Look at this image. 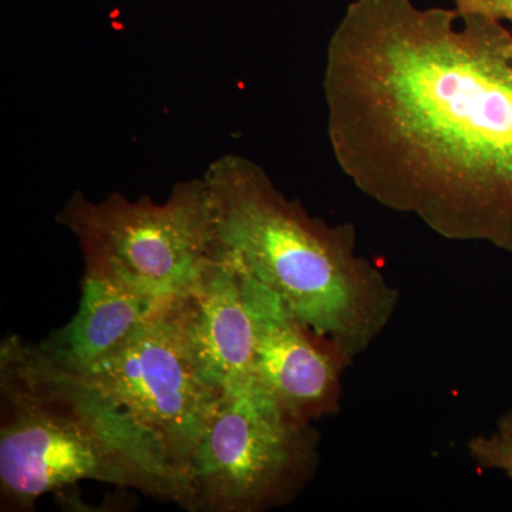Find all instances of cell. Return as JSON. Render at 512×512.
I'll return each instance as SVG.
<instances>
[{
    "label": "cell",
    "instance_id": "3957f363",
    "mask_svg": "<svg viewBox=\"0 0 512 512\" xmlns=\"http://www.w3.org/2000/svg\"><path fill=\"white\" fill-rule=\"evenodd\" d=\"M80 481L133 488L184 508L187 488L156 441L86 376L19 336L0 343V510Z\"/></svg>",
    "mask_w": 512,
    "mask_h": 512
},
{
    "label": "cell",
    "instance_id": "5b68a950",
    "mask_svg": "<svg viewBox=\"0 0 512 512\" xmlns=\"http://www.w3.org/2000/svg\"><path fill=\"white\" fill-rule=\"evenodd\" d=\"M319 433L261 384L224 393L192 457L184 508L261 512L291 503L315 477Z\"/></svg>",
    "mask_w": 512,
    "mask_h": 512
},
{
    "label": "cell",
    "instance_id": "277c9868",
    "mask_svg": "<svg viewBox=\"0 0 512 512\" xmlns=\"http://www.w3.org/2000/svg\"><path fill=\"white\" fill-rule=\"evenodd\" d=\"M57 221L79 242L84 269L111 276L153 302L181 291L222 258L202 177L175 184L161 204L121 194L92 201L76 191Z\"/></svg>",
    "mask_w": 512,
    "mask_h": 512
},
{
    "label": "cell",
    "instance_id": "7a4b0ae2",
    "mask_svg": "<svg viewBox=\"0 0 512 512\" xmlns=\"http://www.w3.org/2000/svg\"><path fill=\"white\" fill-rule=\"evenodd\" d=\"M202 178L222 258L271 289L349 365L365 353L392 320L399 292L357 254L352 225L312 217L239 154L212 161Z\"/></svg>",
    "mask_w": 512,
    "mask_h": 512
},
{
    "label": "cell",
    "instance_id": "30bf717a",
    "mask_svg": "<svg viewBox=\"0 0 512 512\" xmlns=\"http://www.w3.org/2000/svg\"><path fill=\"white\" fill-rule=\"evenodd\" d=\"M468 453L478 466L497 470L512 477V439L503 434L476 437L467 444Z\"/></svg>",
    "mask_w": 512,
    "mask_h": 512
},
{
    "label": "cell",
    "instance_id": "9c48e42d",
    "mask_svg": "<svg viewBox=\"0 0 512 512\" xmlns=\"http://www.w3.org/2000/svg\"><path fill=\"white\" fill-rule=\"evenodd\" d=\"M157 303L111 276L84 269L79 311L40 346L82 372L127 343Z\"/></svg>",
    "mask_w": 512,
    "mask_h": 512
},
{
    "label": "cell",
    "instance_id": "8992f818",
    "mask_svg": "<svg viewBox=\"0 0 512 512\" xmlns=\"http://www.w3.org/2000/svg\"><path fill=\"white\" fill-rule=\"evenodd\" d=\"M163 301L127 343L79 373L156 441L187 488L192 457L222 393L185 356Z\"/></svg>",
    "mask_w": 512,
    "mask_h": 512
},
{
    "label": "cell",
    "instance_id": "ba28073f",
    "mask_svg": "<svg viewBox=\"0 0 512 512\" xmlns=\"http://www.w3.org/2000/svg\"><path fill=\"white\" fill-rule=\"evenodd\" d=\"M165 318L202 379L224 394L258 383L255 329L242 278L227 259H215L197 278L164 299Z\"/></svg>",
    "mask_w": 512,
    "mask_h": 512
},
{
    "label": "cell",
    "instance_id": "6da1fadb",
    "mask_svg": "<svg viewBox=\"0 0 512 512\" xmlns=\"http://www.w3.org/2000/svg\"><path fill=\"white\" fill-rule=\"evenodd\" d=\"M343 174L453 241L512 252V30L412 0H353L323 69Z\"/></svg>",
    "mask_w": 512,
    "mask_h": 512
},
{
    "label": "cell",
    "instance_id": "8fae6325",
    "mask_svg": "<svg viewBox=\"0 0 512 512\" xmlns=\"http://www.w3.org/2000/svg\"><path fill=\"white\" fill-rule=\"evenodd\" d=\"M456 9L463 13H480L512 26V0H454Z\"/></svg>",
    "mask_w": 512,
    "mask_h": 512
},
{
    "label": "cell",
    "instance_id": "52a82bcc",
    "mask_svg": "<svg viewBox=\"0 0 512 512\" xmlns=\"http://www.w3.org/2000/svg\"><path fill=\"white\" fill-rule=\"evenodd\" d=\"M241 278L254 322L256 379L262 389L302 423L338 413L340 376L349 363L303 325L271 289L247 275Z\"/></svg>",
    "mask_w": 512,
    "mask_h": 512
},
{
    "label": "cell",
    "instance_id": "7c38bea8",
    "mask_svg": "<svg viewBox=\"0 0 512 512\" xmlns=\"http://www.w3.org/2000/svg\"><path fill=\"white\" fill-rule=\"evenodd\" d=\"M497 433L503 434V436L510 437V439H512V410L507 414H504L500 421H498Z\"/></svg>",
    "mask_w": 512,
    "mask_h": 512
}]
</instances>
